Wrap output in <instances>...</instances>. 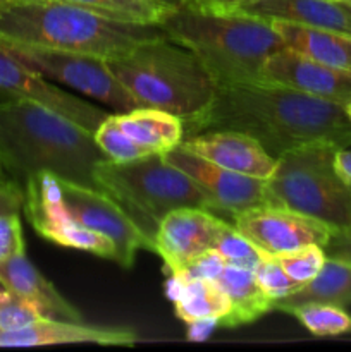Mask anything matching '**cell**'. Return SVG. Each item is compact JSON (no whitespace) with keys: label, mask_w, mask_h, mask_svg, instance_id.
<instances>
[{"label":"cell","mask_w":351,"mask_h":352,"mask_svg":"<svg viewBox=\"0 0 351 352\" xmlns=\"http://www.w3.org/2000/svg\"><path fill=\"white\" fill-rule=\"evenodd\" d=\"M182 124L184 138L205 131L244 133L275 158L310 143L351 146L344 105L267 81L219 86L212 102Z\"/></svg>","instance_id":"1"},{"label":"cell","mask_w":351,"mask_h":352,"mask_svg":"<svg viewBox=\"0 0 351 352\" xmlns=\"http://www.w3.org/2000/svg\"><path fill=\"white\" fill-rule=\"evenodd\" d=\"M0 157L7 174L23 184L30 175L55 177L98 188L93 167L109 160L93 133L72 120L23 100L0 102Z\"/></svg>","instance_id":"2"},{"label":"cell","mask_w":351,"mask_h":352,"mask_svg":"<svg viewBox=\"0 0 351 352\" xmlns=\"http://www.w3.org/2000/svg\"><path fill=\"white\" fill-rule=\"evenodd\" d=\"M165 34L158 24L112 19L64 0H2L0 45L76 52L102 58Z\"/></svg>","instance_id":"3"},{"label":"cell","mask_w":351,"mask_h":352,"mask_svg":"<svg viewBox=\"0 0 351 352\" xmlns=\"http://www.w3.org/2000/svg\"><path fill=\"white\" fill-rule=\"evenodd\" d=\"M158 26L200 58L217 88L262 81L265 62L286 47L270 21L219 12L191 0H178Z\"/></svg>","instance_id":"4"},{"label":"cell","mask_w":351,"mask_h":352,"mask_svg":"<svg viewBox=\"0 0 351 352\" xmlns=\"http://www.w3.org/2000/svg\"><path fill=\"white\" fill-rule=\"evenodd\" d=\"M105 64L138 107L164 110L182 120L202 112L217 91L200 58L165 34L105 58Z\"/></svg>","instance_id":"5"},{"label":"cell","mask_w":351,"mask_h":352,"mask_svg":"<svg viewBox=\"0 0 351 352\" xmlns=\"http://www.w3.org/2000/svg\"><path fill=\"white\" fill-rule=\"evenodd\" d=\"M93 177L150 241L153 253L155 232L167 213L184 206L209 210L198 184L162 153L127 162L102 160L93 167Z\"/></svg>","instance_id":"6"},{"label":"cell","mask_w":351,"mask_h":352,"mask_svg":"<svg viewBox=\"0 0 351 352\" xmlns=\"http://www.w3.org/2000/svg\"><path fill=\"white\" fill-rule=\"evenodd\" d=\"M339 148L330 143H310L282 153L275 170L265 181L267 205L322 220L336 232L350 229L351 184L334 168Z\"/></svg>","instance_id":"7"},{"label":"cell","mask_w":351,"mask_h":352,"mask_svg":"<svg viewBox=\"0 0 351 352\" xmlns=\"http://www.w3.org/2000/svg\"><path fill=\"white\" fill-rule=\"evenodd\" d=\"M2 47V45H0ZM30 65L31 69L54 81L69 86L117 112H129L138 103L114 78L105 58L76 52L48 50L34 47H2Z\"/></svg>","instance_id":"8"},{"label":"cell","mask_w":351,"mask_h":352,"mask_svg":"<svg viewBox=\"0 0 351 352\" xmlns=\"http://www.w3.org/2000/svg\"><path fill=\"white\" fill-rule=\"evenodd\" d=\"M26 219L43 239L71 250L88 251L107 260H116V246L102 234L79 226L62 203L58 177L50 172L30 175L23 182Z\"/></svg>","instance_id":"9"},{"label":"cell","mask_w":351,"mask_h":352,"mask_svg":"<svg viewBox=\"0 0 351 352\" xmlns=\"http://www.w3.org/2000/svg\"><path fill=\"white\" fill-rule=\"evenodd\" d=\"M62 203L79 226L102 234L116 246V263L131 268L138 250L153 251L150 241L134 226L127 213L102 189L58 179Z\"/></svg>","instance_id":"10"},{"label":"cell","mask_w":351,"mask_h":352,"mask_svg":"<svg viewBox=\"0 0 351 352\" xmlns=\"http://www.w3.org/2000/svg\"><path fill=\"white\" fill-rule=\"evenodd\" d=\"M162 155L169 164L181 168L198 184L203 195L206 196L210 212L229 220L231 223L240 213L267 205L265 179L251 177L220 167L186 150L182 144H178Z\"/></svg>","instance_id":"11"},{"label":"cell","mask_w":351,"mask_h":352,"mask_svg":"<svg viewBox=\"0 0 351 352\" xmlns=\"http://www.w3.org/2000/svg\"><path fill=\"white\" fill-rule=\"evenodd\" d=\"M0 98L23 100L45 107L78 126L95 133L110 112L47 81L43 74L31 69L10 52L0 47Z\"/></svg>","instance_id":"12"},{"label":"cell","mask_w":351,"mask_h":352,"mask_svg":"<svg viewBox=\"0 0 351 352\" xmlns=\"http://www.w3.org/2000/svg\"><path fill=\"white\" fill-rule=\"evenodd\" d=\"M233 226L268 256H279L308 244L326 248L336 234L322 220L274 205L246 210L234 217Z\"/></svg>","instance_id":"13"},{"label":"cell","mask_w":351,"mask_h":352,"mask_svg":"<svg viewBox=\"0 0 351 352\" xmlns=\"http://www.w3.org/2000/svg\"><path fill=\"white\" fill-rule=\"evenodd\" d=\"M229 223V220L196 206H184L167 213L153 239L155 253L164 261V270L169 275L176 274L200 254L215 250Z\"/></svg>","instance_id":"14"},{"label":"cell","mask_w":351,"mask_h":352,"mask_svg":"<svg viewBox=\"0 0 351 352\" xmlns=\"http://www.w3.org/2000/svg\"><path fill=\"white\" fill-rule=\"evenodd\" d=\"M262 81L346 105L351 102V69L334 67L284 47L264 65Z\"/></svg>","instance_id":"15"},{"label":"cell","mask_w":351,"mask_h":352,"mask_svg":"<svg viewBox=\"0 0 351 352\" xmlns=\"http://www.w3.org/2000/svg\"><path fill=\"white\" fill-rule=\"evenodd\" d=\"M182 146L229 170L267 181L275 170L272 157L255 138L237 131H205L182 140Z\"/></svg>","instance_id":"16"},{"label":"cell","mask_w":351,"mask_h":352,"mask_svg":"<svg viewBox=\"0 0 351 352\" xmlns=\"http://www.w3.org/2000/svg\"><path fill=\"white\" fill-rule=\"evenodd\" d=\"M55 344H98V346L131 347L136 333L129 329L89 325L85 322L47 318L21 329H0V347L55 346Z\"/></svg>","instance_id":"17"},{"label":"cell","mask_w":351,"mask_h":352,"mask_svg":"<svg viewBox=\"0 0 351 352\" xmlns=\"http://www.w3.org/2000/svg\"><path fill=\"white\" fill-rule=\"evenodd\" d=\"M236 12L351 34V14L336 0H251Z\"/></svg>","instance_id":"18"},{"label":"cell","mask_w":351,"mask_h":352,"mask_svg":"<svg viewBox=\"0 0 351 352\" xmlns=\"http://www.w3.org/2000/svg\"><path fill=\"white\" fill-rule=\"evenodd\" d=\"M0 285L12 294L40 305L50 318L83 322L81 313L28 260L26 251L0 261Z\"/></svg>","instance_id":"19"},{"label":"cell","mask_w":351,"mask_h":352,"mask_svg":"<svg viewBox=\"0 0 351 352\" xmlns=\"http://www.w3.org/2000/svg\"><path fill=\"white\" fill-rule=\"evenodd\" d=\"M169 296L174 301V313L184 323L217 322L229 315L231 301L215 280L193 278L172 274ZM219 327V325H217Z\"/></svg>","instance_id":"20"},{"label":"cell","mask_w":351,"mask_h":352,"mask_svg":"<svg viewBox=\"0 0 351 352\" xmlns=\"http://www.w3.org/2000/svg\"><path fill=\"white\" fill-rule=\"evenodd\" d=\"M274 30L291 50L334 67L351 69V34L322 28L270 21Z\"/></svg>","instance_id":"21"},{"label":"cell","mask_w":351,"mask_h":352,"mask_svg":"<svg viewBox=\"0 0 351 352\" xmlns=\"http://www.w3.org/2000/svg\"><path fill=\"white\" fill-rule=\"evenodd\" d=\"M215 282L231 301L229 315L219 320V327L248 325L272 309V299L260 289L253 270L226 263Z\"/></svg>","instance_id":"22"},{"label":"cell","mask_w":351,"mask_h":352,"mask_svg":"<svg viewBox=\"0 0 351 352\" xmlns=\"http://www.w3.org/2000/svg\"><path fill=\"white\" fill-rule=\"evenodd\" d=\"M120 127L138 144L151 153H165L184 140L182 119L151 107H136L129 112H117Z\"/></svg>","instance_id":"23"},{"label":"cell","mask_w":351,"mask_h":352,"mask_svg":"<svg viewBox=\"0 0 351 352\" xmlns=\"http://www.w3.org/2000/svg\"><path fill=\"white\" fill-rule=\"evenodd\" d=\"M305 302H327L336 306L351 305V265L327 258L322 270L313 280L303 285L291 296L272 302V309L288 313L295 306Z\"/></svg>","instance_id":"24"},{"label":"cell","mask_w":351,"mask_h":352,"mask_svg":"<svg viewBox=\"0 0 351 352\" xmlns=\"http://www.w3.org/2000/svg\"><path fill=\"white\" fill-rule=\"evenodd\" d=\"M119 21L158 24L178 0H64Z\"/></svg>","instance_id":"25"},{"label":"cell","mask_w":351,"mask_h":352,"mask_svg":"<svg viewBox=\"0 0 351 352\" xmlns=\"http://www.w3.org/2000/svg\"><path fill=\"white\" fill-rule=\"evenodd\" d=\"M288 313L315 337H337L351 333V315L343 306L305 302L295 306Z\"/></svg>","instance_id":"26"},{"label":"cell","mask_w":351,"mask_h":352,"mask_svg":"<svg viewBox=\"0 0 351 352\" xmlns=\"http://www.w3.org/2000/svg\"><path fill=\"white\" fill-rule=\"evenodd\" d=\"M93 138L109 160L127 162L151 155L148 148L138 144L133 138L124 133L119 119H117V113H109V117L93 133Z\"/></svg>","instance_id":"27"},{"label":"cell","mask_w":351,"mask_h":352,"mask_svg":"<svg viewBox=\"0 0 351 352\" xmlns=\"http://www.w3.org/2000/svg\"><path fill=\"white\" fill-rule=\"evenodd\" d=\"M215 251L222 256V260L227 265L248 268V270H255L257 265L265 256H268L260 248L255 246L250 239H246L233 223H229L224 229L222 236H220L219 243L215 246Z\"/></svg>","instance_id":"28"},{"label":"cell","mask_w":351,"mask_h":352,"mask_svg":"<svg viewBox=\"0 0 351 352\" xmlns=\"http://www.w3.org/2000/svg\"><path fill=\"white\" fill-rule=\"evenodd\" d=\"M275 258H277L279 263L282 265L286 274L292 280L305 285L310 280H313L319 275V272L322 270L323 263L327 260V254L326 250L322 246H319V244H308V246H303L299 250L279 254Z\"/></svg>","instance_id":"29"},{"label":"cell","mask_w":351,"mask_h":352,"mask_svg":"<svg viewBox=\"0 0 351 352\" xmlns=\"http://www.w3.org/2000/svg\"><path fill=\"white\" fill-rule=\"evenodd\" d=\"M47 318L50 316L45 313V309L31 299L21 298L6 289L0 291V329H21Z\"/></svg>","instance_id":"30"},{"label":"cell","mask_w":351,"mask_h":352,"mask_svg":"<svg viewBox=\"0 0 351 352\" xmlns=\"http://www.w3.org/2000/svg\"><path fill=\"white\" fill-rule=\"evenodd\" d=\"M253 274L260 289L272 299V302L281 298H286V296H291L292 292L303 287L301 284L292 280L286 274V270L282 268V265L279 263V260L275 256H265L257 265Z\"/></svg>","instance_id":"31"},{"label":"cell","mask_w":351,"mask_h":352,"mask_svg":"<svg viewBox=\"0 0 351 352\" xmlns=\"http://www.w3.org/2000/svg\"><path fill=\"white\" fill-rule=\"evenodd\" d=\"M24 251L26 244H24L19 213L0 215V261Z\"/></svg>","instance_id":"32"},{"label":"cell","mask_w":351,"mask_h":352,"mask_svg":"<svg viewBox=\"0 0 351 352\" xmlns=\"http://www.w3.org/2000/svg\"><path fill=\"white\" fill-rule=\"evenodd\" d=\"M224 267H226V261L222 260V256H220L215 250H210L206 251V253L200 254V256L195 258L193 261H189L186 267H182L181 270L176 272V274L184 275V277L215 280Z\"/></svg>","instance_id":"33"},{"label":"cell","mask_w":351,"mask_h":352,"mask_svg":"<svg viewBox=\"0 0 351 352\" xmlns=\"http://www.w3.org/2000/svg\"><path fill=\"white\" fill-rule=\"evenodd\" d=\"M24 205V188L10 175L0 177V215L19 213Z\"/></svg>","instance_id":"34"},{"label":"cell","mask_w":351,"mask_h":352,"mask_svg":"<svg viewBox=\"0 0 351 352\" xmlns=\"http://www.w3.org/2000/svg\"><path fill=\"white\" fill-rule=\"evenodd\" d=\"M323 250H326L327 258H334V260H339L351 265V237H348L346 234H334L330 237L329 244Z\"/></svg>","instance_id":"35"},{"label":"cell","mask_w":351,"mask_h":352,"mask_svg":"<svg viewBox=\"0 0 351 352\" xmlns=\"http://www.w3.org/2000/svg\"><path fill=\"white\" fill-rule=\"evenodd\" d=\"M334 168L339 174L343 181L351 184V150L348 148H339L334 157Z\"/></svg>","instance_id":"36"},{"label":"cell","mask_w":351,"mask_h":352,"mask_svg":"<svg viewBox=\"0 0 351 352\" xmlns=\"http://www.w3.org/2000/svg\"><path fill=\"white\" fill-rule=\"evenodd\" d=\"M191 2H196L206 9L219 10V12H236L240 7L251 2V0H191Z\"/></svg>","instance_id":"37"},{"label":"cell","mask_w":351,"mask_h":352,"mask_svg":"<svg viewBox=\"0 0 351 352\" xmlns=\"http://www.w3.org/2000/svg\"><path fill=\"white\" fill-rule=\"evenodd\" d=\"M217 327V322H210V320H206V322H195V323H189V339L191 340H202L205 339L206 336H209V332L212 329H215Z\"/></svg>","instance_id":"38"},{"label":"cell","mask_w":351,"mask_h":352,"mask_svg":"<svg viewBox=\"0 0 351 352\" xmlns=\"http://www.w3.org/2000/svg\"><path fill=\"white\" fill-rule=\"evenodd\" d=\"M6 175H9V174H7L6 167H3V162H2V157H0V177H6Z\"/></svg>","instance_id":"39"},{"label":"cell","mask_w":351,"mask_h":352,"mask_svg":"<svg viewBox=\"0 0 351 352\" xmlns=\"http://www.w3.org/2000/svg\"><path fill=\"white\" fill-rule=\"evenodd\" d=\"M344 110H346V116H348V119H350V122H351V102H348L346 105H344Z\"/></svg>","instance_id":"40"},{"label":"cell","mask_w":351,"mask_h":352,"mask_svg":"<svg viewBox=\"0 0 351 352\" xmlns=\"http://www.w3.org/2000/svg\"><path fill=\"white\" fill-rule=\"evenodd\" d=\"M343 7L348 10V12L351 14V6H350V3H343Z\"/></svg>","instance_id":"41"},{"label":"cell","mask_w":351,"mask_h":352,"mask_svg":"<svg viewBox=\"0 0 351 352\" xmlns=\"http://www.w3.org/2000/svg\"><path fill=\"white\" fill-rule=\"evenodd\" d=\"M336 2H341V3H350V6H351V0H336Z\"/></svg>","instance_id":"42"},{"label":"cell","mask_w":351,"mask_h":352,"mask_svg":"<svg viewBox=\"0 0 351 352\" xmlns=\"http://www.w3.org/2000/svg\"><path fill=\"white\" fill-rule=\"evenodd\" d=\"M343 234H346V236L348 237H351V227H350V229H348V230H344V232Z\"/></svg>","instance_id":"43"},{"label":"cell","mask_w":351,"mask_h":352,"mask_svg":"<svg viewBox=\"0 0 351 352\" xmlns=\"http://www.w3.org/2000/svg\"><path fill=\"white\" fill-rule=\"evenodd\" d=\"M0 2H2V0H0Z\"/></svg>","instance_id":"44"}]
</instances>
